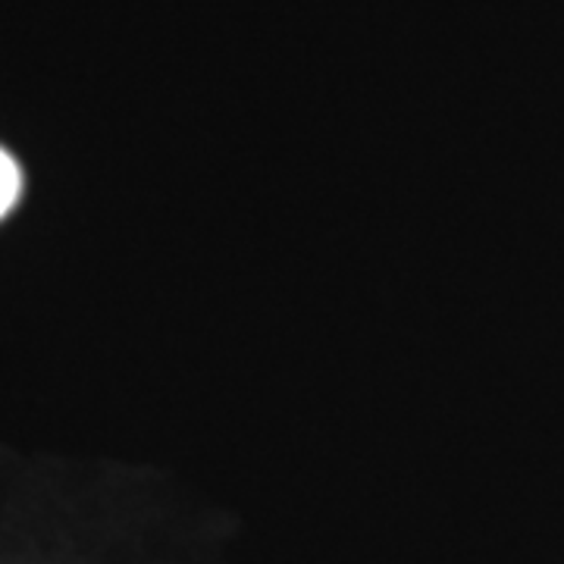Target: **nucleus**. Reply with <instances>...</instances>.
<instances>
[{
  "mask_svg": "<svg viewBox=\"0 0 564 564\" xmlns=\"http://www.w3.org/2000/svg\"><path fill=\"white\" fill-rule=\"evenodd\" d=\"M20 166L13 163V158L7 154V151H0V217L17 204L20 198Z\"/></svg>",
  "mask_w": 564,
  "mask_h": 564,
  "instance_id": "obj_1",
  "label": "nucleus"
}]
</instances>
